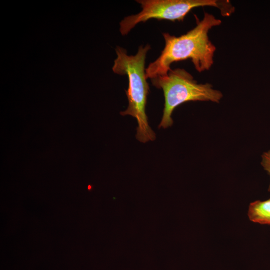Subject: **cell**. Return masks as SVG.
I'll return each mask as SVG.
<instances>
[{
    "instance_id": "cell-6",
    "label": "cell",
    "mask_w": 270,
    "mask_h": 270,
    "mask_svg": "<svg viewBox=\"0 0 270 270\" xmlns=\"http://www.w3.org/2000/svg\"><path fill=\"white\" fill-rule=\"evenodd\" d=\"M261 164L265 170L270 176V150L265 152L262 156V161ZM268 191L270 192V184Z\"/></svg>"
},
{
    "instance_id": "cell-1",
    "label": "cell",
    "mask_w": 270,
    "mask_h": 270,
    "mask_svg": "<svg viewBox=\"0 0 270 270\" xmlns=\"http://www.w3.org/2000/svg\"><path fill=\"white\" fill-rule=\"evenodd\" d=\"M222 20L214 15L205 13L196 26L179 37L164 33L165 46L160 56L146 68L147 78L166 76L174 62L190 59L199 72L209 70L214 64L216 47L210 40L208 32L220 25Z\"/></svg>"
},
{
    "instance_id": "cell-3",
    "label": "cell",
    "mask_w": 270,
    "mask_h": 270,
    "mask_svg": "<svg viewBox=\"0 0 270 270\" xmlns=\"http://www.w3.org/2000/svg\"><path fill=\"white\" fill-rule=\"evenodd\" d=\"M152 82L164 94V108L160 128H166L172 125V112L182 104L191 101L219 103L223 97L222 94L214 90L210 84H198L184 69L171 70L167 75L152 79Z\"/></svg>"
},
{
    "instance_id": "cell-2",
    "label": "cell",
    "mask_w": 270,
    "mask_h": 270,
    "mask_svg": "<svg viewBox=\"0 0 270 270\" xmlns=\"http://www.w3.org/2000/svg\"><path fill=\"white\" fill-rule=\"evenodd\" d=\"M150 45L142 46L134 56H129L127 50L118 46L117 58L112 67L113 72L119 75L127 76L128 88L126 94L128 100L127 109L120 112L122 116H130L138 122L136 138L141 142L154 141L156 134L148 124L146 112L150 87L147 82L145 68L146 60Z\"/></svg>"
},
{
    "instance_id": "cell-5",
    "label": "cell",
    "mask_w": 270,
    "mask_h": 270,
    "mask_svg": "<svg viewBox=\"0 0 270 270\" xmlns=\"http://www.w3.org/2000/svg\"><path fill=\"white\" fill-rule=\"evenodd\" d=\"M248 216L253 222L270 226V198L251 203L248 208Z\"/></svg>"
},
{
    "instance_id": "cell-4",
    "label": "cell",
    "mask_w": 270,
    "mask_h": 270,
    "mask_svg": "<svg viewBox=\"0 0 270 270\" xmlns=\"http://www.w3.org/2000/svg\"><path fill=\"white\" fill-rule=\"evenodd\" d=\"M142 10L138 14L128 16L120 24V30L126 36L138 24L150 20L182 22L194 8L203 6L219 8L224 16L231 14L234 10L227 1L216 0H136Z\"/></svg>"
}]
</instances>
